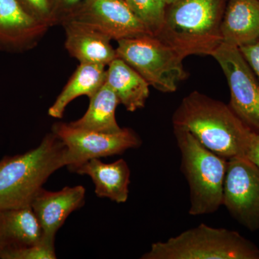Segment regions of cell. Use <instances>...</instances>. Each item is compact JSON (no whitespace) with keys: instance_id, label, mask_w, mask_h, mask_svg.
Wrapping results in <instances>:
<instances>
[{"instance_id":"14","label":"cell","mask_w":259,"mask_h":259,"mask_svg":"<svg viewBox=\"0 0 259 259\" xmlns=\"http://www.w3.org/2000/svg\"><path fill=\"white\" fill-rule=\"evenodd\" d=\"M221 33L223 42L238 49L259 42V0H229Z\"/></svg>"},{"instance_id":"11","label":"cell","mask_w":259,"mask_h":259,"mask_svg":"<svg viewBox=\"0 0 259 259\" xmlns=\"http://www.w3.org/2000/svg\"><path fill=\"white\" fill-rule=\"evenodd\" d=\"M83 186L66 187L57 192L40 190L32 200L31 208L42 231V240L54 245L56 233L71 212L85 202Z\"/></svg>"},{"instance_id":"18","label":"cell","mask_w":259,"mask_h":259,"mask_svg":"<svg viewBox=\"0 0 259 259\" xmlns=\"http://www.w3.org/2000/svg\"><path fill=\"white\" fill-rule=\"evenodd\" d=\"M106 76L105 66L80 64L69 82L49 108V115L54 118H61L70 102L83 95L91 98L103 86Z\"/></svg>"},{"instance_id":"16","label":"cell","mask_w":259,"mask_h":259,"mask_svg":"<svg viewBox=\"0 0 259 259\" xmlns=\"http://www.w3.org/2000/svg\"><path fill=\"white\" fill-rule=\"evenodd\" d=\"M45 24L29 15L18 0H0V44L27 47L47 31Z\"/></svg>"},{"instance_id":"23","label":"cell","mask_w":259,"mask_h":259,"mask_svg":"<svg viewBox=\"0 0 259 259\" xmlns=\"http://www.w3.org/2000/svg\"><path fill=\"white\" fill-rule=\"evenodd\" d=\"M55 13L57 23H61L64 19L74 13L85 0H51Z\"/></svg>"},{"instance_id":"24","label":"cell","mask_w":259,"mask_h":259,"mask_svg":"<svg viewBox=\"0 0 259 259\" xmlns=\"http://www.w3.org/2000/svg\"><path fill=\"white\" fill-rule=\"evenodd\" d=\"M239 49L259 80V42Z\"/></svg>"},{"instance_id":"25","label":"cell","mask_w":259,"mask_h":259,"mask_svg":"<svg viewBox=\"0 0 259 259\" xmlns=\"http://www.w3.org/2000/svg\"><path fill=\"white\" fill-rule=\"evenodd\" d=\"M245 157L259 166V134L252 132Z\"/></svg>"},{"instance_id":"12","label":"cell","mask_w":259,"mask_h":259,"mask_svg":"<svg viewBox=\"0 0 259 259\" xmlns=\"http://www.w3.org/2000/svg\"><path fill=\"white\" fill-rule=\"evenodd\" d=\"M66 30L65 47L70 55L80 64L108 66L117 58L110 37L105 34L73 21H63Z\"/></svg>"},{"instance_id":"8","label":"cell","mask_w":259,"mask_h":259,"mask_svg":"<svg viewBox=\"0 0 259 259\" xmlns=\"http://www.w3.org/2000/svg\"><path fill=\"white\" fill-rule=\"evenodd\" d=\"M52 133L66 146L69 170L94 158L121 154L141 145L139 136L129 128H122L115 134H105L58 122L53 126Z\"/></svg>"},{"instance_id":"17","label":"cell","mask_w":259,"mask_h":259,"mask_svg":"<svg viewBox=\"0 0 259 259\" xmlns=\"http://www.w3.org/2000/svg\"><path fill=\"white\" fill-rule=\"evenodd\" d=\"M105 83L113 90L120 104L129 112L143 108L149 97V83L120 58L108 65Z\"/></svg>"},{"instance_id":"26","label":"cell","mask_w":259,"mask_h":259,"mask_svg":"<svg viewBox=\"0 0 259 259\" xmlns=\"http://www.w3.org/2000/svg\"><path fill=\"white\" fill-rule=\"evenodd\" d=\"M178 1H180V0H165L167 5H171Z\"/></svg>"},{"instance_id":"13","label":"cell","mask_w":259,"mask_h":259,"mask_svg":"<svg viewBox=\"0 0 259 259\" xmlns=\"http://www.w3.org/2000/svg\"><path fill=\"white\" fill-rule=\"evenodd\" d=\"M69 171L90 177L95 184L97 197L117 203H124L128 199L131 171L125 160L105 163L100 158H94Z\"/></svg>"},{"instance_id":"21","label":"cell","mask_w":259,"mask_h":259,"mask_svg":"<svg viewBox=\"0 0 259 259\" xmlns=\"http://www.w3.org/2000/svg\"><path fill=\"white\" fill-rule=\"evenodd\" d=\"M1 259H55L56 255L54 244L42 240L39 244L24 247L12 250L0 256Z\"/></svg>"},{"instance_id":"19","label":"cell","mask_w":259,"mask_h":259,"mask_svg":"<svg viewBox=\"0 0 259 259\" xmlns=\"http://www.w3.org/2000/svg\"><path fill=\"white\" fill-rule=\"evenodd\" d=\"M90 100L86 113L70 125L105 134L120 132L122 128L117 124L115 117L116 108L120 102L113 90L105 83Z\"/></svg>"},{"instance_id":"20","label":"cell","mask_w":259,"mask_h":259,"mask_svg":"<svg viewBox=\"0 0 259 259\" xmlns=\"http://www.w3.org/2000/svg\"><path fill=\"white\" fill-rule=\"evenodd\" d=\"M148 31L156 36L164 23L166 3L165 0H125Z\"/></svg>"},{"instance_id":"15","label":"cell","mask_w":259,"mask_h":259,"mask_svg":"<svg viewBox=\"0 0 259 259\" xmlns=\"http://www.w3.org/2000/svg\"><path fill=\"white\" fill-rule=\"evenodd\" d=\"M42 241V231L31 207L0 209V256Z\"/></svg>"},{"instance_id":"4","label":"cell","mask_w":259,"mask_h":259,"mask_svg":"<svg viewBox=\"0 0 259 259\" xmlns=\"http://www.w3.org/2000/svg\"><path fill=\"white\" fill-rule=\"evenodd\" d=\"M182 158V171L190 188L189 214L204 215L223 205L228 159L204 147L188 131L174 128Z\"/></svg>"},{"instance_id":"9","label":"cell","mask_w":259,"mask_h":259,"mask_svg":"<svg viewBox=\"0 0 259 259\" xmlns=\"http://www.w3.org/2000/svg\"><path fill=\"white\" fill-rule=\"evenodd\" d=\"M223 205L246 229L259 231V166L245 156L228 160Z\"/></svg>"},{"instance_id":"22","label":"cell","mask_w":259,"mask_h":259,"mask_svg":"<svg viewBox=\"0 0 259 259\" xmlns=\"http://www.w3.org/2000/svg\"><path fill=\"white\" fill-rule=\"evenodd\" d=\"M24 10L40 23L48 27L57 24L51 0H18Z\"/></svg>"},{"instance_id":"1","label":"cell","mask_w":259,"mask_h":259,"mask_svg":"<svg viewBox=\"0 0 259 259\" xmlns=\"http://www.w3.org/2000/svg\"><path fill=\"white\" fill-rule=\"evenodd\" d=\"M174 128L188 131L204 147L226 158L245 156L252 131L229 105L197 91L182 100Z\"/></svg>"},{"instance_id":"6","label":"cell","mask_w":259,"mask_h":259,"mask_svg":"<svg viewBox=\"0 0 259 259\" xmlns=\"http://www.w3.org/2000/svg\"><path fill=\"white\" fill-rule=\"evenodd\" d=\"M117 56L136 70L153 88L174 93L187 77L183 57L153 35L117 40Z\"/></svg>"},{"instance_id":"3","label":"cell","mask_w":259,"mask_h":259,"mask_svg":"<svg viewBox=\"0 0 259 259\" xmlns=\"http://www.w3.org/2000/svg\"><path fill=\"white\" fill-rule=\"evenodd\" d=\"M168 6L156 37L183 57L212 56L223 44L224 0H180Z\"/></svg>"},{"instance_id":"7","label":"cell","mask_w":259,"mask_h":259,"mask_svg":"<svg viewBox=\"0 0 259 259\" xmlns=\"http://www.w3.org/2000/svg\"><path fill=\"white\" fill-rule=\"evenodd\" d=\"M212 56L229 86V107L252 131L259 134V80L238 48L221 44Z\"/></svg>"},{"instance_id":"2","label":"cell","mask_w":259,"mask_h":259,"mask_svg":"<svg viewBox=\"0 0 259 259\" xmlns=\"http://www.w3.org/2000/svg\"><path fill=\"white\" fill-rule=\"evenodd\" d=\"M67 149L54 133L37 147L0 161V209L30 207L52 174L67 166Z\"/></svg>"},{"instance_id":"5","label":"cell","mask_w":259,"mask_h":259,"mask_svg":"<svg viewBox=\"0 0 259 259\" xmlns=\"http://www.w3.org/2000/svg\"><path fill=\"white\" fill-rule=\"evenodd\" d=\"M142 259H259V248L238 232L205 224L153 243Z\"/></svg>"},{"instance_id":"10","label":"cell","mask_w":259,"mask_h":259,"mask_svg":"<svg viewBox=\"0 0 259 259\" xmlns=\"http://www.w3.org/2000/svg\"><path fill=\"white\" fill-rule=\"evenodd\" d=\"M66 20L95 29L117 41L152 35L125 0H85L79 9L63 21Z\"/></svg>"}]
</instances>
